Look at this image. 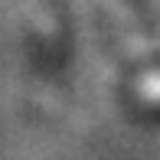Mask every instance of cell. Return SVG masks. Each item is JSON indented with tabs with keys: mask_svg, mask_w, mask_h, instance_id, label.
Listing matches in <instances>:
<instances>
[{
	"mask_svg": "<svg viewBox=\"0 0 160 160\" xmlns=\"http://www.w3.org/2000/svg\"><path fill=\"white\" fill-rule=\"evenodd\" d=\"M141 95L147 101H160V72H150L141 78Z\"/></svg>",
	"mask_w": 160,
	"mask_h": 160,
	"instance_id": "6da1fadb",
	"label": "cell"
}]
</instances>
